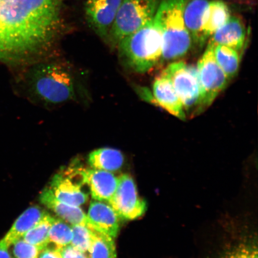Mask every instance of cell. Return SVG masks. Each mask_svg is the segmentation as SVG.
I'll return each mask as SVG.
<instances>
[{"label": "cell", "instance_id": "cell-20", "mask_svg": "<svg viewBox=\"0 0 258 258\" xmlns=\"http://www.w3.org/2000/svg\"><path fill=\"white\" fill-rule=\"evenodd\" d=\"M214 55L219 66L228 80L233 79L239 70V52L230 47L222 45H214Z\"/></svg>", "mask_w": 258, "mask_h": 258}, {"label": "cell", "instance_id": "cell-11", "mask_svg": "<svg viewBox=\"0 0 258 258\" xmlns=\"http://www.w3.org/2000/svg\"><path fill=\"white\" fill-rule=\"evenodd\" d=\"M84 184L89 186L95 201L108 203L117 189L118 177L107 171L79 166Z\"/></svg>", "mask_w": 258, "mask_h": 258}, {"label": "cell", "instance_id": "cell-1", "mask_svg": "<svg viewBox=\"0 0 258 258\" xmlns=\"http://www.w3.org/2000/svg\"><path fill=\"white\" fill-rule=\"evenodd\" d=\"M60 8V0H0V60H39L55 39Z\"/></svg>", "mask_w": 258, "mask_h": 258}, {"label": "cell", "instance_id": "cell-8", "mask_svg": "<svg viewBox=\"0 0 258 258\" xmlns=\"http://www.w3.org/2000/svg\"><path fill=\"white\" fill-rule=\"evenodd\" d=\"M108 204L118 217L125 220H135L147 210L146 201L138 195L136 183L128 174L118 177V185Z\"/></svg>", "mask_w": 258, "mask_h": 258}, {"label": "cell", "instance_id": "cell-5", "mask_svg": "<svg viewBox=\"0 0 258 258\" xmlns=\"http://www.w3.org/2000/svg\"><path fill=\"white\" fill-rule=\"evenodd\" d=\"M161 0H122L118 9L108 43L117 48L128 35L152 21Z\"/></svg>", "mask_w": 258, "mask_h": 258}, {"label": "cell", "instance_id": "cell-15", "mask_svg": "<svg viewBox=\"0 0 258 258\" xmlns=\"http://www.w3.org/2000/svg\"><path fill=\"white\" fill-rule=\"evenodd\" d=\"M247 31L241 19L231 16L225 24L212 35L209 42L214 45H222L240 52L246 44Z\"/></svg>", "mask_w": 258, "mask_h": 258}, {"label": "cell", "instance_id": "cell-4", "mask_svg": "<svg viewBox=\"0 0 258 258\" xmlns=\"http://www.w3.org/2000/svg\"><path fill=\"white\" fill-rule=\"evenodd\" d=\"M188 0H161L154 22L162 37V60H174L189 52L193 41L183 13Z\"/></svg>", "mask_w": 258, "mask_h": 258}, {"label": "cell", "instance_id": "cell-19", "mask_svg": "<svg viewBox=\"0 0 258 258\" xmlns=\"http://www.w3.org/2000/svg\"><path fill=\"white\" fill-rule=\"evenodd\" d=\"M88 163L92 169L115 172L120 170L124 162V155L112 148H101L89 154Z\"/></svg>", "mask_w": 258, "mask_h": 258}, {"label": "cell", "instance_id": "cell-23", "mask_svg": "<svg viewBox=\"0 0 258 258\" xmlns=\"http://www.w3.org/2000/svg\"><path fill=\"white\" fill-rule=\"evenodd\" d=\"M73 237L72 225H69L62 219L54 218L49 231L50 243L58 248L71 244Z\"/></svg>", "mask_w": 258, "mask_h": 258}, {"label": "cell", "instance_id": "cell-13", "mask_svg": "<svg viewBox=\"0 0 258 258\" xmlns=\"http://www.w3.org/2000/svg\"><path fill=\"white\" fill-rule=\"evenodd\" d=\"M153 92L157 104L180 120H185L186 112L182 102L170 80L163 73L155 79Z\"/></svg>", "mask_w": 258, "mask_h": 258}, {"label": "cell", "instance_id": "cell-10", "mask_svg": "<svg viewBox=\"0 0 258 258\" xmlns=\"http://www.w3.org/2000/svg\"><path fill=\"white\" fill-rule=\"evenodd\" d=\"M122 0H88L87 20L93 30L108 43L109 33Z\"/></svg>", "mask_w": 258, "mask_h": 258}, {"label": "cell", "instance_id": "cell-27", "mask_svg": "<svg viewBox=\"0 0 258 258\" xmlns=\"http://www.w3.org/2000/svg\"><path fill=\"white\" fill-rule=\"evenodd\" d=\"M60 253L62 258H90L86 252L77 249L71 244L60 248Z\"/></svg>", "mask_w": 258, "mask_h": 258}, {"label": "cell", "instance_id": "cell-24", "mask_svg": "<svg viewBox=\"0 0 258 258\" xmlns=\"http://www.w3.org/2000/svg\"><path fill=\"white\" fill-rule=\"evenodd\" d=\"M257 241H243L225 250L219 258H257Z\"/></svg>", "mask_w": 258, "mask_h": 258}, {"label": "cell", "instance_id": "cell-29", "mask_svg": "<svg viewBox=\"0 0 258 258\" xmlns=\"http://www.w3.org/2000/svg\"><path fill=\"white\" fill-rule=\"evenodd\" d=\"M0 258H12L9 253V247L2 240L0 241Z\"/></svg>", "mask_w": 258, "mask_h": 258}, {"label": "cell", "instance_id": "cell-3", "mask_svg": "<svg viewBox=\"0 0 258 258\" xmlns=\"http://www.w3.org/2000/svg\"><path fill=\"white\" fill-rule=\"evenodd\" d=\"M117 48L121 63L132 72L146 73L162 60V37L154 19L125 37Z\"/></svg>", "mask_w": 258, "mask_h": 258}, {"label": "cell", "instance_id": "cell-18", "mask_svg": "<svg viewBox=\"0 0 258 258\" xmlns=\"http://www.w3.org/2000/svg\"><path fill=\"white\" fill-rule=\"evenodd\" d=\"M231 16L230 10L225 2L221 0L210 1L202 27L203 44L227 22Z\"/></svg>", "mask_w": 258, "mask_h": 258}, {"label": "cell", "instance_id": "cell-9", "mask_svg": "<svg viewBox=\"0 0 258 258\" xmlns=\"http://www.w3.org/2000/svg\"><path fill=\"white\" fill-rule=\"evenodd\" d=\"M83 185L79 166H74L54 175L49 188L59 201L80 207L89 199V195L82 188Z\"/></svg>", "mask_w": 258, "mask_h": 258}, {"label": "cell", "instance_id": "cell-16", "mask_svg": "<svg viewBox=\"0 0 258 258\" xmlns=\"http://www.w3.org/2000/svg\"><path fill=\"white\" fill-rule=\"evenodd\" d=\"M47 212L38 206L29 208L19 216L2 241L9 247L33 228Z\"/></svg>", "mask_w": 258, "mask_h": 258}, {"label": "cell", "instance_id": "cell-22", "mask_svg": "<svg viewBox=\"0 0 258 258\" xmlns=\"http://www.w3.org/2000/svg\"><path fill=\"white\" fill-rule=\"evenodd\" d=\"M89 252L90 258H117L114 238L95 230Z\"/></svg>", "mask_w": 258, "mask_h": 258}, {"label": "cell", "instance_id": "cell-28", "mask_svg": "<svg viewBox=\"0 0 258 258\" xmlns=\"http://www.w3.org/2000/svg\"><path fill=\"white\" fill-rule=\"evenodd\" d=\"M38 258H62L60 248H58L56 246L51 248L47 246L41 251Z\"/></svg>", "mask_w": 258, "mask_h": 258}, {"label": "cell", "instance_id": "cell-2", "mask_svg": "<svg viewBox=\"0 0 258 258\" xmlns=\"http://www.w3.org/2000/svg\"><path fill=\"white\" fill-rule=\"evenodd\" d=\"M29 90L45 104L56 105L77 101L79 86L72 69L62 62H36L29 71Z\"/></svg>", "mask_w": 258, "mask_h": 258}, {"label": "cell", "instance_id": "cell-6", "mask_svg": "<svg viewBox=\"0 0 258 258\" xmlns=\"http://www.w3.org/2000/svg\"><path fill=\"white\" fill-rule=\"evenodd\" d=\"M201 89L199 112L209 107L230 80L219 66L214 55V44L208 42L207 47L196 67Z\"/></svg>", "mask_w": 258, "mask_h": 258}, {"label": "cell", "instance_id": "cell-17", "mask_svg": "<svg viewBox=\"0 0 258 258\" xmlns=\"http://www.w3.org/2000/svg\"><path fill=\"white\" fill-rule=\"evenodd\" d=\"M209 0H188L183 18L186 27L191 35L193 43L203 46L202 27Z\"/></svg>", "mask_w": 258, "mask_h": 258}, {"label": "cell", "instance_id": "cell-25", "mask_svg": "<svg viewBox=\"0 0 258 258\" xmlns=\"http://www.w3.org/2000/svg\"><path fill=\"white\" fill-rule=\"evenodd\" d=\"M73 237L71 245L81 251H89L93 241V230L79 225H72Z\"/></svg>", "mask_w": 258, "mask_h": 258}, {"label": "cell", "instance_id": "cell-7", "mask_svg": "<svg viewBox=\"0 0 258 258\" xmlns=\"http://www.w3.org/2000/svg\"><path fill=\"white\" fill-rule=\"evenodd\" d=\"M162 73L170 80L185 111L199 112L201 89L196 67L177 61L167 66Z\"/></svg>", "mask_w": 258, "mask_h": 258}, {"label": "cell", "instance_id": "cell-12", "mask_svg": "<svg viewBox=\"0 0 258 258\" xmlns=\"http://www.w3.org/2000/svg\"><path fill=\"white\" fill-rule=\"evenodd\" d=\"M40 201L42 204L55 213L58 217L64 221L72 225H82L96 231L95 226L79 206L71 205L59 201L54 196L49 187L41 192Z\"/></svg>", "mask_w": 258, "mask_h": 258}, {"label": "cell", "instance_id": "cell-21", "mask_svg": "<svg viewBox=\"0 0 258 258\" xmlns=\"http://www.w3.org/2000/svg\"><path fill=\"white\" fill-rule=\"evenodd\" d=\"M54 217L47 214L26 233L23 239L28 243L44 249L49 244V231Z\"/></svg>", "mask_w": 258, "mask_h": 258}, {"label": "cell", "instance_id": "cell-14", "mask_svg": "<svg viewBox=\"0 0 258 258\" xmlns=\"http://www.w3.org/2000/svg\"><path fill=\"white\" fill-rule=\"evenodd\" d=\"M88 217L95 230L112 238L120 231V217L108 203L95 201L90 203Z\"/></svg>", "mask_w": 258, "mask_h": 258}, {"label": "cell", "instance_id": "cell-26", "mask_svg": "<svg viewBox=\"0 0 258 258\" xmlns=\"http://www.w3.org/2000/svg\"><path fill=\"white\" fill-rule=\"evenodd\" d=\"M13 245V254L15 258H38L39 254L44 249L28 243L21 238Z\"/></svg>", "mask_w": 258, "mask_h": 258}]
</instances>
